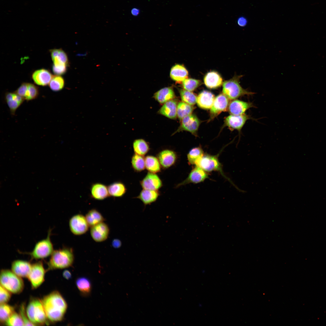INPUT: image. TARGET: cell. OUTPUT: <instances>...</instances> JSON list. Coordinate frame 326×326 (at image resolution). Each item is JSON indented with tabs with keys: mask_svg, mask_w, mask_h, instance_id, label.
Listing matches in <instances>:
<instances>
[{
	"mask_svg": "<svg viewBox=\"0 0 326 326\" xmlns=\"http://www.w3.org/2000/svg\"><path fill=\"white\" fill-rule=\"evenodd\" d=\"M73 251L72 248L68 247L54 250L47 263V271L63 269L71 266L74 260Z\"/></svg>",
	"mask_w": 326,
	"mask_h": 326,
	"instance_id": "2",
	"label": "cell"
},
{
	"mask_svg": "<svg viewBox=\"0 0 326 326\" xmlns=\"http://www.w3.org/2000/svg\"><path fill=\"white\" fill-rule=\"evenodd\" d=\"M63 276L66 279L69 280L71 277L72 274L70 271L66 270L63 272Z\"/></svg>",
	"mask_w": 326,
	"mask_h": 326,
	"instance_id": "46",
	"label": "cell"
},
{
	"mask_svg": "<svg viewBox=\"0 0 326 326\" xmlns=\"http://www.w3.org/2000/svg\"><path fill=\"white\" fill-rule=\"evenodd\" d=\"M215 98L214 95L211 92L203 90L197 96L196 103L201 109H209L212 107Z\"/></svg>",
	"mask_w": 326,
	"mask_h": 326,
	"instance_id": "23",
	"label": "cell"
},
{
	"mask_svg": "<svg viewBox=\"0 0 326 326\" xmlns=\"http://www.w3.org/2000/svg\"><path fill=\"white\" fill-rule=\"evenodd\" d=\"M143 156L135 153L132 156L131 165L135 171L140 172L145 168V158Z\"/></svg>",
	"mask_w": 326,
	"mask_h": 326,
	"instance_id": "36",
	"label": "cell"
},
{
	"mask_svg": "<svg viewBox=\"0 0 326 326\" xmlns=\"http://www.w3.org/2000/svg\"><path fill=\"white\" fill-rule=\"evenodd\" d=\"M32 265L27 261L16 260L12 263L11 270L21 278H27L30 271Z\"/></svg>",
	"mask_w": 326,
	"mask_h": 326,
	"instance_id": "19",
	"label": "cell"
},
{
	"mask_svg": "<svg viewBox=\"0 0 326 326\" xmlns=\"http://www.w3.org/2000/svg\"><path fill=\"white\" fill-rule=\"evenodd\" d=\"M238 23L239 26L243 27L246 25L247 21L246 19L244 18L241 17L238 19Z\"/></svg>",
	"mask_w": 326,
	"mask_h": 326,
	"instance_id": "45",
	"label": "cell"
},
{
	"mask_svg": "<svg viewBox=\"0 0 326 326\" xmlns=\"http://www.w3.org/2000/svg\"><path fill=\"white\" fill-rule=\"evenodd\" d=\"M181 120L180 125L176 132L185 131L195 136L197 135L200 122L195 115L192 113L184 117Z\"/></svg>",
	"mask_w": 326,
	"mask_h": 326,
	"instance_id": "10",
	"label": "cell"
},
{
	"mask_svg": "<svg viewBox=\"0 0 326 326\" xmlns=\"http://www.w3.org/2000/svg\"><path fill=\"white\" fill-rule=\"evenodd\" d=\"M110 196L115 197H120L126 193L127 188L125 185L120 181L112 183L107 187Z\"/></svg>",
	"mask_w": 326,
	"mask_h": 326,
	"instance_id": "30",
	"label": "cell"
},
{
	"mask_svg": "<svg viewBox=\"0 0 326 326\" xmlns=\"http://www.w3.org/2000/svg\"><path fill=\"white\" fill-rule=\"evenodd\" d=\"M51 230L50 229L46 238L37 242L31 251L26 253L31 259L36 260L43 259L50 256L54 250L50 236Z\"/></svg>",
	"mask_w": 326,
	"mask_h": 326,
	"instance_id": "6",
	"label": "cell"
},
{
	"mask_svg": "<svg viewBox=\"0 0 326 326\" xmlns=\"http://www.w3.org/2000/svg\"><path fill=\"white\" fill-rule=\"evenodd\" d=\"M26 313L30 321L35 325H48L41 300L31 297L26 308Z\"/></svg>",
	"mask_w": 326,
	"mask_h": 326,
	"instance_id": "3",
	"label": "cell"
},
{
	"mask_svg": "<svg viewBox=\"0 0 326 326\" xmlns=\"http://www.w3.org/2000/svg\"><path fill=\"white\" fill-rule=\"evenodd\" d=\"M145 158V169L148 172L157 173L161 171L162 167L157 157L147 155Z\"/></svg>",
	"mask_w": 326,
	"mask_h": 326,
	"instance_id": "31",
	"label": "cell"
},
{
	"mask_svg": "<svg viewBox=\"0 0 326 326\" xmlns=\"http://www.w3.org/2000/svg\"><path fill=\"white\" fill-rule=\"evenodd\" d=\"M140 184L143 189L156 190L163 186L161 180L156 173L149 172L140 181Z\"/></svg>",
	"mask_w": 326,
	"mask_h": 326,
	"instance_id": "15",
	"label": "cell"
},
{
	"mask_svg": "<svg viewBox=\"0 0 326 326\" xmlns=\"http://www.w3.org/2000/svg\"><path fill=\"white\" fill-rule=\"evenodd\" d=\"M209 177L207 172L199 166H195L191 170L187 177L177 184V188L190 183L197 184L204 181Z\"/></svg>",
	"mask_w": 326,
	"mask_h": 326,
	"instance_id": "11",
	"label": "cell"
},
{
	"mask_svg": "<svg viewBox=\"0 0 326 326\" xmlns=\"http://www.w3.org/2000/svg\"><path fill=\"white\" fill-rule=\"evenodd\" d=\"M75 284L80 293L84 296L89 295L91 292L92 286L91 282L87 278L85 277L77 279Z\"/></svg>",
	"mask_w": 326,
	"mask_h": 326,
	"instance_id": "32",
	"label": "cell"
},
{
	"mask_svg": "<svg viewBox=\"0 0 326 326\" xmlns=\"http://www.w3.org/2000/svg\"><path fill=\"white\" fill-rule=\"evenodd\" d=\"M229 102V99L223 93L217 96L210 109V120L214 118L222 112L226 111L228 109Z\"/></svg>",
	"mask_w": 326,
	"mask_h": 326,
	"instance_id": "14",
	"label": "cell"
},
{
	"mask_svg": "<svg viewBox=\"0 0 326 326\" xmlns=\"http://www.w3.org/2000/svg\"><path fill=\"white\" fill-rule=\"evenodd\" d=\"M110 229L105 223L101 222L91 227L90 234L93 239L96 242H102L108 238Z\"/></svg>",
	"mask_w": 326,
	"mask_h": 326,
	"instance_id": "16",
	"label": "cell"
},
{
	"mask_svg": "<svg viewBox=\"0 0 326 326\" xmlns=\"http://www.w3.org/2000/svg\"><path fill=\"white\" fill-rule=\"evenodd\" d=\"M194 109L193 105L183 101L179 102L177 105V117L181 120L184 117L192 114Z\"/></svg>",
	"mask_w": 326,
	"mask_h": 326,
	"instance_id": "37",
	"label": "cell"
},
{
	"mask_svg": "<svg viewBox=\"0 0 326 326\" xmlns=\"http://www.w3.org/2000/svg\"><path fill=\"white\" fill-rule=\"evenodd\" d=\"M218 155H212L204 154L195 166L200 167L206 172L216 171L219 172L232 184L233 183L225 175L222 169V165L219 161Z\"/></svg>",
	"mask_w": 326,
	"mask_h": 326,
	"instance_id": "7",
	"label": "cell"
},
{
	"mask_svg": "<svg viewBox=\"0 0 326 326\" xmlns=\"http://www.w3.org/2000/svg\"><path fill=\"white\" fill-rule=\"evenodd\" d=\"M85 217L91 227L104 220V218L101 213L94 209L89 210L86 214Z\"/></svg>",
	"mask_w": 326,
	"mask_h": 326,
	"instance_id": "33",
	"label": "cell"
},
{
	"mask_svg": "<svg viewBox=\"0 0 326 326\" xmlns=\"http://www.w3.org/2000/svg\"><path fill=\"white\" fill-rule=\"evenodd\" d=\"M5 99L12 115H14L17 109L25 100L23 97L15 92L6 93Z\"/></svg>",
	"mask_w": 326,
	"mask_h": 326,
	"instance_id": "21",
	"label": "cell"
},
{
	"mask_svg": "<svg viewBox=\"0 0 326 326\" xmlns=\"http://www.w3.org/2000/svg\"><path fill=\"white\" fill-rule=\"evenodd\" d=\"M204 154L203 151L200 146L192 148L187 155L188 164L196 165Z\"/></svg>",
	"mask_w": 326,
	"mask_h": 326,
	"instance_id": "35",
	"label": "cell"
},
{
	"mask_svg": "<svg viewBox=\"0 0 326 326\" xmlns=\"http://www.w3.org/2000/svg\"><path fill=\"white\" fill-rule=\"evenodd\" d=\"M48 85L52 91L57 92L63 88L65 85V81L62 77L59 75H56L53 76Z\"/></svg>",
	"mask_w": 326,
	"mask_h": 326,
	"instance_id": "39",
	"label": "cell"
},
{
	"mask_svg": "<svg viewBox=\"0 0 326 326\" xmlns=\"http://www.w3.org/2000/svg\"><path fill=\"white\" fill-rule=\"evenodd\" d=\"M177 105L176 101L173 99L170 100L164 104L158 111V113L168 118L175 119L177 117Z\"/></svg>",
	"mask_w": 326,
	"mask_h": 326,
	"instance_id": "27",
	"label": "cell"
},
{
	"mask_svg": "<svg viewBox=\"0 0 326 326\" xmlns=\"http://www.w3.org/2000/svg\"><path fill=\"white\" fill-rule=\"evenodd\" d=\"M133 149L134 153L142 156L146 155L150 150L148 143L143 139H137L133 142Z\"/></svg>",
	"mask_w": 326,
	"mask_h": 326,
	"instance_id": "34",
	"label": "cell"
},
{
	"mask_svg": "<svg viewBox=\"0 0 326 326\" xmlns=\"http://www.w3.org/2000/svg\"><path fill=\"white\" fill-rule=\"evenodd\" d=\"M24 323V325H34L30 321L28 318L26 311L25 304L24 303H22L20 306L19 308V313Z\"/></svg>",
	"mask_w": 326,
	"mask_h": 326,
	"instance_id": "43",
	"label": "cell"
},
{
	"mask_svg": "<svg viewBox=\"0 0 326 326\" xmlns=\"http://www.w3.org/2000/svg\"><path fill=\"white\" fill-rule=\"evenodd\" d=\"M188 71L183 65L177 64L171 69L170 76L172 79L177 83H181L188 78Z\"/></svg>",
	"mask_w": 326,
	"mask_h": 326,
	"instance_id": "26",
	"label": "cell"
},
{
	"mask_svg": "<svg viewBox=\"0 0 326 326\" xmlns=\"http://www.w3.org/2000/svg\"><path fill=\"white\" fill-rule=\"evenodd\" d=\"M160 194L158 190L143 189L136 198L140 200L145 206H146L155 202Z\"/></svg>",
	"mask_w": 326,
	"mask_h": 326,
	"instance_id": "28",
	"label": "cell"
},
{
	"mask_svg": "<svg viewBox=\"0 0 326 326\" xmlns=\"http://www.w3.org/2000/svg\"><path fill=\"white\" fill-rule=\"evenodd\" d=\"M0 282V285L11 293L19 294L22 291L24 287V283L21 277L8 269L1 270Z\"/></svg>",
	"mask_w": 326,
	"mask_h": 326,
	"instance_id": "5",
	"label": "cell"
},
{
	"mask_svg": "<svg viewBox=\"0 0 326 326\" xmlns=\"http://www.w3.org/2000/svg\"><path fill=\"white\" fill-rule=\"evenodd\" d=\"M252 119L251 116L245 113L240 115L231 114L225 118L224 126L240 132L246 121Z\"/></svg>",
	"mask_w": 326,
	"mask_h": 326,
	"instance_id": "13",
	"label": "cell"
},
{
	"mask_svg": "<svg viewBox=\"0 0 326 326\" xmlns=\"http://www.w3.org/2000/svg\"><path fill=\"white\" fill-rule=\"evenodd\" d=\"M254 107L252 102L235 99L229 103L228 110L231 114L240 115L245 114L248 110Z\"/></svg>",
	"mask_w": 326,
	"mask_h": 326,
	"instance_id": "18",
	"label": "cell"
},
{
	"mask_svg": "<svg viewBox=\"0 0 326 326\" xmlns=\"http://www.w3.org/2000/svg\"><path fill=\"white\" fill-rule=\"evenodd\" d=\"M14 307L7 304H0V321L4 323L9 317L14 312Z\"/></svg>",
	"mask_w": 326,
	"mask_h": 326,
	"instance_id": "38",
	"label": "cell"
},
{
	"mask_svg": "<svg viewBox=\"0 0 326 326\" xmlns=\"http://www.w3.org/2000/svg\"><path fill=\"white\" fill-rule=\"evenodd\" d=\"M242 75H235L232 78L224 81L222 84V93L229 99L234 100L245 96H252L255 93L244 89L240 84Z\"/></svg>",
	"mask_w": 326,
	"mask_h": 326,
	"instance_id": "4",
	"label": "cell"
},
{
	"mask_svg": "<svg viewBox=\"0 0 326 326\" xmlns=\"http://www.w3.org/2000/svg\"><path fill=\"white\" fill-rule=\"evenodd\" d=\"M184 89L192 91H194L202 84L201 81L192 78H187L182 82Z\"/></svg>",
	"mask_w": 326,
	"mask_h": 326,
	"instance_id": "41",
	"label": "cell"
},
{
	"mask_svg": "<svg viewBox=\"0 0 326 326\" xmlns=\"http://www.w3.org/2000/svg\"><path fill=\"white\" fill-rule=\"evenodd\" d=\"M53 62V66L56 68L66 69L68 64L67 56L62 49H53L50 50Z\"/></svg>",
	"mask_w": 326,
	"mask_h": 326,
	"instance_id": "20",
	"label": "cell"
},
{
	"mask_svg": "<svg viewBox=\"0 0 326 326\" xmlns=\"http://www.w3.org/2000/svg\"><path fill=\"white\" fill-rule=\"evenodd\" d=\"M46 271L42 261H39L32 264L30 271L27 277L32 289H37L43 282Z\"/></svg>",
	"mask_w": 326,
	"mask_h": 326,
	"instance_id": "8",
	"label": "cell"
},
{
	"mask_svg": "<svg viewBox=\"0 0 326 326\" xmlns=\"http://www.w3.org/2000/svg\"><path fill=\"white\" fill-rule=\"evenodd\" d=\"M154 97L159 103L163 104L173 99L175 97V95L171 87H167L163 88L155 93Z\"/></svg>",
	"mask_w": 326,
	"mask_h": 326,
	"instance_id": "29",
	"label": "cell"
},
{
	"mask_svg": "<svg viewBox=\"0 0 326 326\" xmlns=\"http://www.w3.org/2000/svg\"><path fill=\"white\" fill-rule=\"evenodd\" d=\"M91 197L97 200H103L110 196L107 187L100 183L93 184L90 188Z\"/></svg>",
	"mask_w": 326,
	"mask_h": 326,
	"instance_id": "25",
	"label": "cell"
},
{
	"mask_svg": "<svg viewBox=\"0 0 326 326\" xmlns=\"http://www.w3.org/2000/svg\"><path fill=\"white\" fill-rule=\"evenodd\" d=\"M11 293L2 286H0V304L7 303L11 297Z\"/></svg>",
	"mask_w": 326,
	"mask_h": 326,
	"instance_id": "44",
	"label": "cell"
},
{
	"mask_svg": "<svg viewBox=\"0 0 326 326\" xmlns=\"http://www.w3.org/2000/svg\"><path fill=\"white\" fill-rule=\"evenodd\" d=\"M4 324L7 326H24L23 321L19 314L15 311L9 317Z\"/></svg>",
	"mask_w": 326,
	"mask_h": 326,
	"instance_id": "42",
	"label": "cell"
},
{
	"mask_svg": "<svg viewBox=\"0 0 326 326\" xmlns=\"http://www.w3.org/2000/svg\"><path fill=\"white\" fill-rule=\"evenodd\" d=\"M161 167L164 169H168L173 166L176 162L177 155L173 150L165 149L159 152L157 155Z\"/></svg>",
	"mask_w": 326,
	"mask_h": 326,
	"instance_id": "17",
	"label": "cell"
},
{
	"mask_svg": "<svg viewBox=\"0 0 326 326\" xmlns=\"http://www.w3.org/2000/svg\"><path fill=\"white\" fill-rule=\"evenodd\" d=\"M53 76L49 70L42 69L35 71L32 74V78L36 84L46 86L49 85Z\"/></svg>",
	"mask_w": 326,
	"mask_h": 326,
	"instance_id": "24",
	"label": "cell"
},
{
	"mask_svg": "<svg viewBox=\"0 0 326 326\" xmlns=\"http://www.w3.org/2000/svg\"><path fill=\"white\" fill-rule=\"evenodd\" d=\"M69 225L71 232L76 235L85 233L90 227L85 216L81 214L73 216L69 220Z\"/></svg>",
	"mask_w": 326,
	"mask_h": 326,
	"instance_id": "9",
	"label": "cell"
},
{
	"mask_svg": "<svg viewBox=\"0 0 326 326\" xmlns=\"http://www.w3.org/2000/svg\"><path fill=\"white\" fill-rule=\"evenodd\" d=\"M203 81L206 87L211 89L219 88L223 82L221 75L215 71H210L206 73L204 77Z\"/></svg>",
	"mask_w": 326,
	"mask_h": 326,
	"instance_id": "22",
	"label": "cell"
},
{
	"mask_svg": "<svg viewBox=\"0 0 326 326\" xmlns=\"http://www.w3.org/2000/svg\"><path fill=\"white\" fill-rule=\"evenodd\" d=\"M113 241V246L118 247L120 246L121 243L120 241H119L118 240H115Z\"/></svg>",
	"mask_w": 326,
	"mask_h": 326,
	"instance_id": "47",
	"label": "cell"
},
{
	"mask_svg": "<svg viewBox=\"0 0 326 326\" xmlns=\"http://www.w3.org/2000/svg\"><path fill=\"white\" fill-rule=\"evenodd\" d=\"M41 300L48 321L55 323L62 321L68 305L58 291L52 292L44 296Z\"/></svg>",
	"mask_w": 326,
	"mask_h": 326,
	"instance_id": "1",
	"label": "cell"
},
{
	"mask_svg": "<svg viewBox=\"0 0 326 326\" xmlns=\"http://www.w3.org/2000/svg\"><path fill=\"white\" fill-rule=\"evenodd\" d=\"M179 93L183 102L192 105L196 103L197 96L192 91L183 89L180 90Z\"/></svg>",
	"mask_w": 326,
	"mask_h": 326,
	"instance_id": "40",
	"label": "cell"
},
{
	"mask_svg": "<svg viewBox=\"0 0 326 326\" xmlns=\"http://www.w3.org/2000/svg\"><path fill=\"white\" fill-rule=\"evenodd\" d=\"M25 100L29 101L37 98L39 94L38 88L31 83L23 82L15 91Z\"/></svg>",
	"mask_w": 326,
	"mask_h": 326,
	"instance_id": "12",
	"label": "cell"
},
{
	"mask_svg": "<svg viewBox=\"0 0 326 326\" xmlns=\"http://www.w3.org/2000/svg\"><path fill=\"white\" fill-rule=\"evenodd\" d=\"M139 13V10L136 8H133L131 11V13L134 15H137Z\"/></svg>",
	"mask_w": 326,
	"mask_h": 326,
	"instance_id": "48",
	"label": "cell"
}]
</instances>
